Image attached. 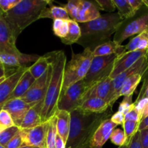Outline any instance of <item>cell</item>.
Segmentation results:
<instances>
[{"instance_id": "cell-1", "label": "cell", "mask_w": 148, "mask_h": 148, "mask_svg": "<svg viewBox=\"0 0 148 148\" xmlns=\"http://www.w3.org/2000/svg\"><path fill=\"white\" fill-rule=\"evenodd\" d=\"M71 122L66 148H89L90 143L101 123L112 116V108L103 113H90L79 108L70 113Z\"/></svg>"}, {"instance_id": "cell-2", "label": "cell", "mask_w": 148, "mask_h": 148, "mask_svg": "<svg viewBox=\"0 0 148 148\" xmlns=\"http://www.w3.org/2000/svg\"><path fill=\"white\" fill-rule=\"evenodd\" d=\"M123 21L118 12H116L101 15L92 21L79 23L82 34L77 43L93 51L98 46L109 41L111 36L116 33Z\"/></svg>"}, {"instance_id": "cell-3", "label": "cell", "mask_w": 148, "mask_h": 148, "mask_svg": "<svg viewBox=\"0 0 148 148\" xmlns=\"http://www.w3.org/2000/svg\"><path fill=\"white\" fill-rule=\"evenodd\" d=\"M52 66V72L48 85L43 109L42 123L49 121L57 111L58 103L60 99L63 86L64 72L66 64V57L63 51H52L45 54Z\"/></svg>"}, {"instance_id": "cell-4", "label": "cell", "mask_w": 148, "mask_h": 148, "mask_svg": "<svg viewBox=\"0 0 148 148\" xmlns=\"http://www.w3.org/2000/svg\"><path fill=\"white\" fill-rule=\"evenodd\" d=\"M51 3L47 0H21L14 8L4 13L14 37L17 38L24 29L39 20L42 11Z\"/></svg>"}, {"instance_id": "cell-5", "label": "cell", "mask_w": 148, "mask_h": 148, "mask_svg": "<svg viewBox=\"0 0 148 148\" xmlns=\"http://www.w3.org/2000/svg\"><path fill=\"white\" fill-rule=\"evenodd\" d=\"M92 59V51L90 49H85L82 53H72V59L65 66L62 93L70 85L84 79L89 71Z\"/></svg>"}, {"instance_id": "cell-6", "label": "cell", "mask_w": 148, "mask_h": 148, "mask_svg": "<svg viewBox=\"0 0 148 148\" xmlns=\"http://www.w3.org/2000/svg\"><path fill=\"white\" fill-rule=\"evenodd\" d=\"M119 54L93 57L89 71L84 78L87 91L111 75L114 69V63Z\"/></svg>"}, {"instance_id": "cell-7", "label": "cell", "mask_w": 148, "mask_h": 148, "mask_svg": "<svg viewBox=\"0 0 148 148\" xmlns=\"http://www.w3.org/2000/svg\"><path fill=\"white\" fill-rule=\"evenodd\" d=\"M71 20L78 23L92 21L101 17L99 10L94 3L84 0H72L64 6Z\"/></svg>"}, {"instance_id": "cell-8", "label": "cell", "mask_w": 148, "mask_h": 148, "mask_svg": "<svg viewBox=\"0 0 148 148\" xmlns=\"http://www.w3.org/2000/svg\"><path fill=\"white\" fill-rule=\"evenodd\" d=\"M86 90V85L83 79L70 85L64 92L61 94L57 109L59 111L63 110L71 113L79 108Z\"/></svg>"}, {"instance_id": "cell-9", "label": "cell", "mask_w": 148, "mask_h": 148, "mask_svg": "<svg viewBox=\"0 0 148 148\" xmlns=\"http://www.w3.org/2000/svg\"><path fill=\"white\" fill-rule=\"evenodd\" d=\"M148 28V13L138 17L124 20L114 35V41L117 44L121 43L127 38L139 35Z\"/></svg>"}, {"instance_id": "cell-10", "label": "cell", "mask_w": 148, "mask_h": 148, "mask_svg": "<svg viewBox=\"0 0 148 148\" xmlns=\"http://www.w3.org/2000/svg\"><path fill=\"white\" fill-rule=\"evenodd\" d=\"M49 121L42 123L37 127L30 129H20V134L23 145L46 148V139Z\"/></svg>"}, {"instance_id": "cell-11", "label": "cell", "mask_w": 148, "mask_h": 148, "mask_svg": "<svg viewBox=\"0 0 148 148\" xmlns=\"http://www.w3.org/2000/svg\"><path fill=\"white\" fill-rule=\"evenodd\" d=\"M52 72V66L49 64L47 71L38 79H36L30 89L21 98L23 101L31 105H35L45 99L48 85L50 81Z\"/></svg>"}, {"instance_id": "cell-12", "label": "cell", "mask_w": 148, "mask_h": 148, "mask_svg": "<svg viewBox=\"0 0 148 148\" xmlns=\"http://www.w3.org/2000/svg\"><path fill=\"white\" fill-rule=\"evenodd\" d=\"M148 70L147 62V55L143 56V58L137 61L132 66L130 69H127L124 72L119 75L113 79V86H114V99L111 103V106H113L114 103L119 98V93L121 88L124 84V81L130 77V76L135 74H143L145 75V72Z\"/></svg>"}, {"instance_id": "cell-13", "label": "cell", "mask_w": 148, "mask_h": 148, "mask_svg": "<svg viewBox=\"0 0 148 148\" xmlns=\"http://www.w3.org/2000/svg\"><path fill=\"white\" fill-rule=\"evenodd\" d=\"M16 38L10 30L4 18V13H0V53L20 54L21 52L16 47Z\"/></svg>"}, {"instance_id": "cell-14", "label": "cell", "mask_w": 148, "mask_h": 148, "mask_svg": "<svg viewBox=\"0 0 148 148\" xmlns=\"http://www.w3.org/2000/svg\"><path fill=\"white\" fill-rule=\"evenodd\" d=\"M148 51H134L125 52L118 56L114 63V69L110 75V78L114 79L119 75L132 66L137 61L147 55Z\"/></svg>"}, {"instance_id": "cell-15", "label": "cell", "mask_w": 148, "mask_h": 148, "mask_svg": "<svg viewBox=\"0 0 148 148\" xmlns=\"http://www.w3.org/2000/svg\"><path fill=\"white\" fill-rule=\"evenodd\" d=\"M93 97L104 100L109 103L110 106L112 107L111 103L114 99V86L113 79L110 78V77L106 78L105 79L97 83L92 88L88 90L84 95L82 102L88 98Z\"/></svg>"}, {"instance_id": "cell-16", "label": "cell", "mask_w": 148, "mask_h": 148, "mask_svg": "<svg viewBox=\"0 0 148 148\" xmlns=\"http://www.w3.org/2000/svg\"><path fill=\"white\" fill-rule=\"evenodd\" d=\"M33 106L25 103L21 98H14L7 101L3 105L2 109L10 114L14 125L20 128L25 116Z\"/></svg>"}, {"instance_id": "cell-17", "label": "cell", "mask_w": 148, "mask_h": 148, "mask_svg": "<svg viewBox=\"0 0 148 148\" xmlns=\"http://www.w3.org/2000/svg\"><path fill=\"white\" fill-rule=\"evenodd\" d=\"M117 127L118 125L113 122L111 119L103 121L94 133L90 143L89 148H102L110 139L112 132Z\"/></svg>"}, {"instance_id": "cell-18", "label": "cell", "mask_w": 148, "mask_h": 148, "mask_svg": "<svg viewBox=\"0 0 148 148\" xmlns=\"http://www.w3.org/2000/svg\"><path fill=\"white\" fill-rule=\"evenodd\" d=\"M40 56L37 55L12 54L8 53H0V63L7 69V67H26L25 65L30 62H36Z\"/></svg>"}, {"instance_id": "cell-19", "label": "cell", "mask_w": 148, "mask_h": 148, "mask_svg": "<svg viewBox=\"0 0 148 148\" xmlns=\"http://www.w3.org/2000/svg\"><path fill=\"white\" fill-rule=\"evenodd\" d=\"M27 68L28 67L19 68L15 72L7 76V77L0 83V105H4L8 101L17 82Z\"/></svg>"}, {"instance_id": "cell-20", "label": "cell", "mask_w": 148, "mask_h": 148, "mask_svg": "<svg viewBox=\"0 0 148 148\" xmlns=\"http://www.w3.org/2000/svg\"><path fill=\"white\" fill-rule=\"evenodd\" d=\"M44 100L33 105L23 119V123L20 126V129H30L37 127L42 124L41 111L43 109Z\"/></svg>"}, {"instance_id": "cell-21", "label": "cell", "mask_w": 148, "mask_h": 148, "mask_svg": "<svg viewBox=\"0 0 148 148\" xmlns=\"http://www.w3.org/2000/svg\"><path fill=\"white\" fill-rule=\"evenodd\" d=\"M36 79L32 76L30 72H29L28 68H27L20 77V80L17 82V85H16L12 93L10 95L9 100L14 99V98H21L28 91V90L33 85Z\"/></svg>"}, {"instance_id": "cell-22", "label": "cell", "mask_w": 148, "mask_h": 148, "mask_svg": "<svg viewBox=\"0 0 148 148\" xmlns=\"http://www.w3.org/2000/svg\"><path fill=\"white\" fill-rule=\"evenodd\" d=\"M56 115V119H57V123H56L57 134L62 137V138L66 144L68 137H69V130H70V113L66 111H63V110L62 111L57 110Z\"/></svg>"}, {"instance_id": "cell-23", "label": "cell", "mask_w": 148, "mask_h": 148, "mask_svg": "<svg viewBox=\"0 0 148 148\" xmlns=\"http://www.w3.org/2000/svg\"><path fill=\"white\" fill-rule=\"evenodd\" d=\"M111 108L109 103L99 98H90L82 102L79 108L90 113H103ZM112 108V107H111Z\"/></svg>"}, {"instance_id": "cell-24", "label": "cell", "mask_w": 148, "mask_h": 148, "mask_svg": "<svg viewBox=\"0 0 148 148\" xmlns=\"http://www.w3.org/2000/svg\"><path fill=\"white\" fill-rule=\"evenodd\" d=\"M124 49H125V46L117 44L114 40L113 41L109 40L95 48L92 51V54L93 57L108 56L115 53L121 55V53H124Z\"/></svg>"}, {"instance_id": "cell-25", "label": "cell", "mask_w": 148, "mask_h": 148, "mask_svg": "<svg viewBox=\"0 0 148 148\" xmlns=\"http://www.w3.org/2000/svg\"><path fill=\"white\" fill-rule=\"evenodd\" d=\"M134 51H148V28L130 40L125 45V52Z\"/></svg>"}, {"instance_id": "cell-26", "label": "cell", "mask_w": 148, "mask_h": 148, "mask_svg": "<svg viewBox=\"0 0 148 148\" xmlns=\"http://www.w3.org/2000/svg\"><path fill=\"white\" fill-rule=\"evenodd\" d=\"M50 18L52 20H71V17L68 13L67 10L64 7H57V6H51L46 7L42 11L40 15V19Z\"/></svg>"}, {"instance_id": "cell-27", "label": "cell", "mask_w": 148, "mask_h": 148, "mask_svg": "<svg viewBox=\"0 0 148 148\" xmlns=\"http://www.w3.org/2000/svg\"><path fill=\"white\" fill-rule=\"evenodd\" d=\"M143 75H144L143 74H135L127 78L121 87V90L119 93V98L121 96H126V95L134 94L136 88H137L143 79Z\"/></svg>"}, {"instance_id": "cell-28", "label": "cell", "mask_w": 148, "mask_h": 148, "mask_svg": "<svg viewBox=\"0 0 148 148\" xmlns=\"http://www.w3.org/2000/svg\"><path fill=\"white\" fill-rule=\"evenodd\" d=\"M69 23V32L67 36L64 38L61 39L62 42L64 44L71 45L77 43L81 37V28L79 23L72 20H68Z\"/></svg>"}, {"instance_id": "cell-29", "label": "cell", "mask_w": 148, "mask_h": 148, "mask_svg": "<svg viewBox=\"0 0 148 148\" xmlns=\"http://www.w3.org/2000/svg\"><path fill=\"white\" fill-rule=\"evenodd\" d=\"M49 66V62L46 56L44 55L43 56H40L38 59L34 62V64L29 66L28 70L34 79H37L47 71Z\"/></svg>"}, {"instance_id": "cell-30", "label": "cell", "mask_w": 148, "mask_h": 148, "mask_svg": "<svg viewBox=\"0 0 148 148\" xmlns=\"http://www.w3.org/2000/svg\"><path fill=\"white\" fill-rule=\"evenodd\" d=\"M114 3L118 10V14L124 20L132 18L137 14L132 8L130 4H129L128 0H124V1H121H121H115L114 0Z\"/></svg>"}, {"instance_id": "cell-31", "label": "cell", "mask_w": 148, "mask_h": 148, "mask_svg": "<svg viewBox=\"0 0 148 148\" xmlns=\"http://www.w3.org/2000/svg\"><path fill=\"white\" fill-rule=\"evenodd\" d=\"M49 121V130H48L47 139H46V148H55L56 137V134H57V127H56L57 119H56V114Z\"/></svg>"}, {"instance_id": "cell-32", "label": "cell", "mask_w": 148, "mask_h": 148, "mask_svg": "<svg viewBox=\"0 0 148 148\" xmlns=\"http://www.w3.org/2000/svg\"><path fill=\"white\" fill-rule=\"evenodd\" d=\"M53 31L54 34L61 39L64 38L69 32L68 20H55L53 23Z\"/></svg>"}, {"instance_id": "cell-33", "label": "cell", "mask_w": 148, "mask_h": 148, "mask_svg": "<svg viewBox=\"0 0 148 148\" xmlns=\"http://www.w3.org/2000/svg\"><path fill=\"white\" fill-rule=\"evenodd\" d=\"M140 123L137 121H125L123 124V128L124 132L125 133V135L127 137V144H130L132 138L134 137V134L139 132V127H140Z\"/></svg>"}, {"instance_id": "cell-34", "label": "cell", "mask_w": 148, "mask_h": 148, "mask_svg": "<svg viewBox=\"0 0 148 148\" xmlns=\"http://www.w3.org/2000/svg\"><path fill=\"white\" fill-rule=\"evenodd\" d=\"M20 128L17 126H13L7 129L2 132L0 133V145L5 147L7 143L20 132Z\"/></svg>"}, {"instance_id": "cell-35", "label": "cell", "mask_w": 148, "mask_h": 148, "mask_svg": "<svg viewBox=\"0 0 148 148\" xmlns=\"http://www.w3.org/2000/svg\"><path fill=\"white\" fill-rule=\"evenodd\" d=\"M110 140L116 145L119 147H121L127 145V137L125 135L124 130H121L119 128H116L114 131L112 132L110 137Z\"/></svg>"}, {"instance_id": "cell-36", "label": "cell", "mask_w": 148, "mask_h": 148, "mask_svg": "<svg viewBox=\"0 0 148 148\" xmlns=\"http://www.w3.org/2000/svg\"><path fill=\"white\" fill-rule=\"evenodd\" d=\"M132 97L133 94L124 96L122 101L120 103L119 106V112H121L123 114H124V115H127L132 110L134 109V104L132 101Z\"/></svg>"}, {"instance_id": "cell-37", "label": "cell", "mask_w": 148, "mask_h": 148, "mask_svg": "<svg viewBox=\"0 0 148 148\" xmlns=\"http://www.w3.org/2000/svg\"><path fill=\"white\" fill-rule=\"evenodd\" d=\"M134 109L140 114L141 120L148 116V98H144L135 101Z\"/></svg>"}, {"instance_id": "cell-38", "label": "cell", "mask_w": 148, "mask_h": 148, "mask_svg": "<svg viewBox=\"0 0 148 148\" xmlns=\"http://www.w3.org/2000/svg\"><path fill=\"white\" fill-rule=\"evenodd\" d=\"M0 124L6 130L15 126L10 114L7 111L3 109L0 111Z\"/></svg>"}, {"instance_id": "cell-39", "label": "cell", "mask_w": 148, "mask_h": 148, "mask_svg": "<svg viewBox=\"0 0 148 148\" xmlns=\"http://www.w3.org/2000/svg\"><path fill=\"white\" fill-rule=\"evenodd\" d=\"M95 3L101 10L109 12L110 13H113L116 9L114 0H96Z\"/></svg>"}, {"instance_id": "cell-40", "label": "cell", "mask_w": 148, "mask_h": 148, "mask_svg": "<svg viewBox=\"0 0 148 148\" xmlns=\"http://www.w3.org/2000/svg\"><path fill=\"white\" fill-rule=\"evenodd\" d=\"M20 1L21 0H0V9L3 13H7L17 5Z\"/></svg>"}, {"instance_id": "cell-41", "label": "cell", "mask_w": 148, "mask_h": 148, "mask_svg": "<svg viewBox=\"0 0 148 148\" xmlns=\"http://www.w3.org/2000/svg\"><path fill=\"white\" fill-rule=\"evenodd\" d=\"M23 146V140L20 137V134H17V135L14 136L5 146L6 148H19Z\"/></svg>"}, {"instance_id": "cell-42", "label": "cell", "mask_w": 148, "mask_h": 148, "mask_svg": "<svg viewBox=\"0 0 148 148\" xmlns=\"http://www.w3.org/2000/svg\"><path fill=\"white\" fill-rule=\"evenodd\" d=\"M128 148H143L142 145L141 140H140V132H137L134 137L132 138L130 144L128 145Z\"/></svg>"}, {"instance_id": "cell-43", "label": "cell", "mask_w": 148, "mask_h": 148, "mask_svg": "<svg viewBox=\"0 0 148 148\" xmlns=\"http://www.w3.org/2000/svg\"><path fill=\"white\" fill-rule=\"evenodd\" d=\"M111 120L117 125H122L125 121V115L121 112H116L111 117Z\"/></svg>"}, {"instance_id": "cell-44", "label": "cell", "mask_w": 148, "mask_h": 148, "mask_svg": "<svg viewBox=\"0 0 148 148\" xmlns=\"http://www.w3.org/2000/svg\"><path fill=\"white\" fill-rule=\"evenodd\" d=\"M125 121H133L140 122L141 121V116H140V114L134 108L130 113H128L127 115H125Z\"/></svg>"}, {"instance_id": "cell-45", "label": "cell", "mask_w": 148, "mask_h": 148, "mask_svg": "<svg viewBox=\"0 0 148 148\" xmlns=\"http://www.w3.org/2000/svg\"><path fill=\"white\" fill-rule=\"evenodd\" d=\"M144 98H148V79L145 80L143 85V88H142L141 90H140V94H139L138 97H137V100H136L135 101H139V100Z\"/></svg>"}, {"instance_id": "cell-46", "label": "cell", "mask_w": 148, "mask_h": 148, "mask_svg": "<svg viewBox=\"0 0 148 148\" xmlns=\"http://www.w3.org/2000/svg\"><path fill=\"white\" fill-rule=\"evenodd\" d=\"M128 2L136 13L144 5L143 0H128Z\"/></svg>"}, {"instance_id": "cell-47", "label": "cell", "mask_w": 148, "mask_h": 148, "mask_svg": "<svg viewBox=\"0 0 148 148\" xmlns=\"http://www.w3.org/2000/svg\"><path fill=\"white\" fill-rule=\"evenodd\" d=\"M140 134L143 148H148V129L140 131Z\"/></svg>"}, {"instance_id": "cell-48", "label": "cell", "mask_w": 148, "mask_h": 148, "mask_svg": "<svg viewBox=\"0 0 148 148\" xmlns=\"http://www.w3.org/2000/svg\"><path fill=\"white\" fill-rule=\"evenodd\" d=\"M55 148H66V143L59 134H56Z\"/></svg>"}, {"instance_id": "cell-49", "label": "cell", "mask_w": 148, "mask_h": 148, "mask_svg": "<svg viewBox=\"0 0 148 148\" xmlns=\"http://www.w3.org/2000/svg\"><path fill=\"white\" fill-rule=\"evenodd\" d=\"M146 129H148V116L141 120L140 123V127H139V132L146 130Z\"/></svg>"}, {"instance_id": "cell-50", "label": "cell", "mask_w": 148, "mask_h": 148, "mask_svg": "<svg viewBox=\"0 0 148 148\" xmlns=\"http://www.w3.org/2000/svg\"><path fill=\"white\" fill-rule=\"evenodd\" d=\"M5 76H7L6 75V68L3 65L0 64V79Z\"/></svg>"}, {"instance_id": "cell-51", "label": "cell", "mask_w": 148, "mask_h": 148, "mask_svg": "<svg viewBox=\"0 0 148 148\" xmlns=\"http://www.w3.org/2000/svg\"><path fill=\"white\" fill-rule=\"evenodd\" d=\"M19 148H38L36 147H33V146H27V145H23L22 147H19Z\"/></svg>"}, {"instance_id": "cell-52", "label": "cell", "mask_w": 148, "mask_h": 148, "mask_svg": "<svg viewBox=\"0 0 148 148\" xmlns=\"http://www.w3.org/2000/svg\"><path fill=\"white\" fill-rule=\"evenodd\" d=\"M143 3H144V5L148 9V0H143Z\"/></svg>"}, {"instance_id": "cell-53", "label": "cell", "mask_w": 148, "mask_h": 148, "mask_svg": "<svg viewBox=\"0 0 148 148\" xmlns=\"http://www.w3.org/2000/svg\"><path fill=\"white\" fill-rule=\"evenodd\" d=\"M7 77L5 76V77H3L2 78H1V79H0V83H1V82H2L3 81H4V79H5Z\"/></svg>"}, {"instance_id": "cell-54", "label": "cell", "mask_w": 148, "mask_h": 148, "mask_svg": "<svg viewBox=\"0 0 148 148\" xmlns=\"http://www.w3.org/2000/svg\"><path fill=\"white\" fill-rule=\"evenodd\" d=\"M128 145H126L121 146V147H119L118 148H128Z\"/></svg>"}, {"instance_id": "cell-55", "label": "cell", "mask_w": 148, "mask_h": 148, "mask_svg": "<svg viewBox=\"0 0 148 148\" xmlns=\"http://www.w3.org/2000/svg\"><path fill=\"white\" fill-rule=\"evenodd\" d=\"M2 108H3V105H0V111L2 110Z\"/></svg>"}, {"instance_id": "cell-56", "label": "cell", "mask_w": 148, "mask_h": 148, "mask_svg": "<svg viewBox=\"0 0 148 148\" xmlns=\"http://www.w3.org/2000/svg\"><path fill=\"white\" fill-rule=\"evenodd\" d=\"M147 68H148V51L147 53Z\"/></svg>"}, {"instance_id": "cell-57", "label": "cell", "mask_w": 148, "mask_h": 148, "mask_svg": "<svg viewBox=\"0 0 148 148\" xmlns=\"http://www.w3.org/2000/svg\"><path fill=\"white\" fill-rule=\"evenodd\" d=\"M0 148H6V147H4V146H3V145H0Z\"/></svg>"}, {"instance_id": "cell-58", "label": "cell", "mask_w": 148, "mask_h": 148, "mask_svg": "<svg viewBox=\"0 0 148 148\" xmlns=\"http://www.w3.org/2000/svg\"><path fill=\"white\" fill-rule=\"evenodd\" d=\"M1 12H2V11H1V9H0V13H1Z\"/></svg>"}, {"instance_id": "cell-59", "label": "cell", "mask_w": 148, "mask_h": 148, "mask_svg": "<svg viewBox=\"0 0 148 148\" xmlns=\"http://www.w3.org/2000/svg\"><path fill=\"white\" fill-rule=\"evenodd\" d=\"M0 64H1V63H0Z\"/></svg>"}]
</instances>
